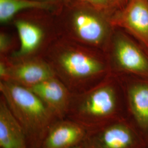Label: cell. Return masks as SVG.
I'll use <instances>...</instances> for the list:
<instances>
[{
  "label": "cell",
  "mask_w": 148,
  "mask_h": 148,
  "mask_svg": "<svg viewBox=\"0 0 148 148\" xmlns=\"http://www.w3.org/2000/svg\"><path fill=\"white\" fill-rule=\"evenodd\" d=\"M124 91L119 77L110 72L98 84L79 93H73L66 119L87 131L126 118Z\"/></svg>",
  "instance_id": "6da1fadb"
},
{
  "label": "cell",
  "mask_w": 148,
  "mask_h": 148,
  "mask_svg": "<svg viewBox=\"0 0 148 148\" xmlns=\"http://www.w3.org/2000/svg\"><path fill=\"white\" fill-rule=\"evenodd\" d=\"M0 91L25 134L28 148H41L49 130L59 119L28 88L11 81H1Z\"/></svg>",
  "instance_id": "7a4b0ae2"
},
{
  "label": "cell",
  "mask_w": 148,
  "mask_h": 148,
  "mask_svg": "<svg viewBox=\"0 0 148 148\" xmlns=\"http://www.w3.org/2000/svg\"><path fill=\"white\" fill-rule=\"evenodd\" d=\"M109 45L113 74L148 79V52L134 38L119 30L112 34Z\"/></svg>",
  "instance_id": "3957f363"
},
{
  "label": "cell",
  "mask_w": 148,
  "mask_h": 148,
  "mask_svg": "<svg viewBox=\"0 0 148 148\" xmlns=\"http://www.w3.org/2000/svg\"><path fill=\"white\" fill-rule=\"evenodd\" d=\"M81 145L82 148H147L126 118L87 131Z\"/></svg>",
  "instance_id": "277c9868"
},
{
  "label": "cell",
  "mask_w": 148,
  "mask_h": 148,
  "mask_svg": "<svg viewBox=\"0 0 148 148\" xmlns=\"http://www.w3.org/2000/svg\"><path fill=\"white\" fill-rule=\"evenodd\" d=\"M126 105V119L143 138L148 148V79L117 75Z\"/></svg>",
  "instance_id": "5b68a950"
},
{
  "label": "cell",
  "mask_w": 148,
  "mask_h": 148,
  "mask_svg": "<svg viewBox=\"0 0 148 148\" xmlns=\"http://www.w3.org/2000/svg\"><path fill=\"white\" fill-rule=\"evenodd\" d=\"M139 43L148 52V0H128L110 19Z\"/></svg>",
  "instance_id": "8992f818"
},
{
  "label": "cell",
  "mask_w": 148,
  "mask_h": 148,
  "mask_svg": "<svg viewBox=\"0 0 148 148\" xmlns=\"http://www.w3.org/2000/svg\"><path fill=\"white\" fill-rule=\"evenodd\" d=\"M73 22L77 35L85 42L98 47L109 42L113 27L110 20L97 14L81 12L75 14Z\"/></svg>",
  "instance_id": "52a82bcc"
},
{
  "label": "cell",
  "mask_w": 148,
  "mask_h": 148,
  "mask_svg": "<svg viewBox=\"0 0 148 148\" xmlns=\"http://www.w3.org/2000/svg\"><path fill=\"white\" fill-rule=\"evenodd\" d=\"M28 88L37 95L59 119L66 117L73 93L63 82L54 76Z\"/></svg>",
  "instance_id": "ba28073f"
},
{
  "label": "cell",
  "mask_w": 148,
  "mask_h": 148,
  "mask_svg": "<svg viewBox=\"0 0 148 148\" xmlns=\"http://www.w3.org/2000/svg\"><path fill=\"white\" fill-rule=\"evenodd\" d=\"M87 134L85 128L68 119H59L49 130L41 148H71L82 144Z\"/></svg>",
  "instance_id": "9c48e42d"
},
{
  "label": "cell",
  "mask_w": 148,
  "mask_h": 148,
  "mask_svg": "<svg viewBox=\"0 0 148 148\" xmlns=\"http://www.w3.org/2000/svg\"><path fill=\"white\" fill-rule=\"evenodd\" d=\"M55 76L47 64L37 61H29L8 69V79L16 84L30 88Z\"/></svg>",
  "instance_id": "30bf717a"
},
{
  "label": "cell",
  "mask_w": 148,
  "mask_h": 148,
  "mask_svg": "<svg viewBox=\"0 0 148 148\" xmlns=\"http://www.w3.org/2000/svg\"><path fill=\"white\" fill-rule=\"evenodd\" d=\"M0 148H28L25 134L2 96L0 101Z\"/></svg>",
  "instance_id": "8fae6325"
},
{
  "label": "cell",
  "mask_w": 148,
  "mask_h": 148,
  "mask_svg": "<svg viewBox=\"0 0 148 148\" xmlns=\"http://www.w3.org/2000/svg\"><path fill=\"white\" fill-rule=\"evenodd\" d=\"M15 26L21 42L16 56H24L34 51L42 39L43 34L41 29L29 21L21 20L16 21Z\"/></svg>",
  "instance_id": "7c38bea8"
},
{
  "label": "cell",
  "mask_w": 148,
  "mask_h": 148,
  "mask_svg": "<svg viewBox=\"0 0 148 148\" xmlns=\"http://www.w3.org/2000/svg\"><path fill=\"white\" fill-rule=\"evenodd\" d=\"M47 3L34 0H0V21L7 23L20 11L32 8L43 9Z\"/></svg>",
  "instance_id": "4fadbf2b"
},
{
  "label": "cell",
  "mask_w": 148,
  "mask_h": 148,
  "mask_svg": "<svg viewBox=\"0 0 148 148\" xmlns=\"http://www.w3.org/2000/svg\"><path fill=\"white\" fill-rule=\"evenodd\" d=\"M93 5L95 6L98 9L104 11L109 10L111 7H115L111 0H85Z\"/></svg>",
  "instance_id": "5bb4252c"
},
{
  "label": "cell",
  "mask_w": 148,
  "mask_h": 148,
  "mask_svg": "<svg viewBox=\"0 0 148 148\" xmlns=\"http://www.w3.org/2000/svg\"><path fill=\"white\" fill-rule=\"evenodd\" d=\"M10 41L8 40V38L7 37V36L1 34V37H0V48L1 52L5 51L7 47L9 46Z\"/></svg>",
  "instance_id": "9a60e30c"
},
{
  "label": "cell",
  "mask_w": 148,
  "mask_h": 148,
  "mask_svg": "<svg viewBox=\"0 0 148 148\" xmlns=\"http://www.w3.org/2000/svg\"><path fill=\"white\" fill-rule=\"evenodd\" d=\"M112 3L116 8L119 10L122 8L124 5L126 4L128 0H111Z\"/></svg>",
  "instance_id": "2e32d148"
},
{
  "label": "cell",
  "mask_w": 148,
  "mask_h": 148,
  "mask_svg": "<svg viewBox=\"0 0 148 148\" xmlns=\"http://www.w3.org/2000/svg\"><path fill=\"white\" fill-rule=\"evenodd\" d=\"M82 148V145H79V146H76V147H73V148Z\"/></svg>",
  "instance_id": "e0dca14e"
}]
</instances>
